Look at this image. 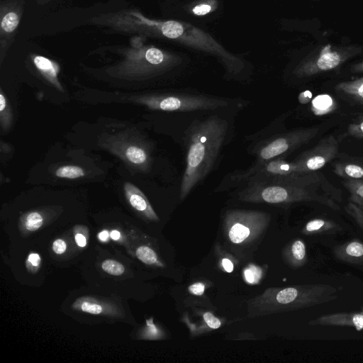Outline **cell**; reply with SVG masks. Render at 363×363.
Returning <instances> with one entry per match:
<instances>
[{"label": "cell", "mask_w": 363, "mask_h": 363, "mask_svg": "<svg viewBox=\"0 0 363 363\" xmlns=\"http://www.w3.org/2000/svg\"><path fill=\"white\" fill-rule=\"evenodd\" d=\"M136 257L143 263L151 265L157 262V255L155 252L147 246H140L135 251Z\"/></svg>", "instance_id": "obj_26"}, {"label": "cell", "mask_w": 363, "mask_h": 363, "mask_svg": "<svg viewBox=\"0 0 363 363\" xmlns=\"http://www.w3.org/2000/svg\"><path fill=\"white\" fill-rule=\"evenodd\" d=\"M338 291L327 284L267 289L250 301L248 311L255 316L313 307L337 299Z\"/></svg>", "instance_id": "obj_5"}, {"label": "cell", "mask_w": 363, "mask_h": 363, "mask_svg": "<svg viewBox=\"0 0 363 363\" xmlns=\"http://www.w3.org/2000/svg\"><path fill=\"white\" fill-rule=\"evenodd\" d=\"M206 325L211 329H217L220 325V320L215 317L211 312H206L203 315Z\"/></svg>", "instance_id": "obj_33"}, {"label": "cell", "mask_w": 363, "mask_h": 363, "mask_svg": "<svg viewBox=\"0 0 363 363\" xmlns=\"http://www.w3.org/2000/svg\"><path fill=\"white\" fill-rule=\"evenodd\" d=\"M333 172L344 179L363 180V166L357 164L337 162L334 166Z\"/></svg>", "instance_id": "obj_20"}, {"label": "cell", "mask_w": 363, "mask_h": 363, "mask_svg": "<svg viewBox=\"0 0 363 363\" xmlns=\"http://www.w3.org/2000/svg\"><path fill=\"white\" fill-rule=\"evenodd\" d=\"M111 238L113 239V240H118L121 237V234L118 231V230H113L111 233Z\"/></svg>", "instance_id": "obj_41"}, {"label": "cell", "mask_w": 363, "mask_h": 363, "mask_svg": "<svg viewBox=\"0 0 363 363\" xmlns=\"http://www.w3.org/2000/svg\"><path fill=\"white\" fill-rule=\"evenodd\" d=\"M146 37L133 35L128 45L117 52L121 60L108 69L111 75L121 79H144L163 74L182 63L178 55L145 44Z\"/></svg>", "instance_id": "obj_4"}, {"label": "cell", "mask_w": 363, "mask_h": 363, "mask_svg": "<svg viewBox=\"0 0 363 363\" xmlns=\"http://www.w3.org/2000/svg\"><path fill=\"white\" fill-rule=\"evenodd\" d=\"M101 267L105 272L114 276L121 275L125 271L124 266L113 259L104 260L101 263Z\"/></svg>", "instance_id": "obj_28"}, {"label": "cell", "mask_w": 363, "mask_h": 363, "mask_svg": "<svg viewBox=\"0 0 363 363\" xmlns=\"http://www.w3.org/2000/svg\"><path fill=\"white\" fill-rule=\"evenodd\" d=\"M75 242L78 246L83 247L86 245V240L84 235L81 233H77L75 235Z\"/></svg>", "instance_id": "obj_37"}, {"label": "cell", "mask_w": 363, "mask_h": 363, "mask_svg": "<svg viewBox=\"0 0 363 363\" xmlns=\"http://www.w3.org/2000/svg\"><path fill=\"white\" fill-rule=\"evenodd\" d=\"M73 308L94 315L103 313L113 314L115 313L111 306L96 301L91 298H83L77 300L73 304Z\"/></svg>", "instance_id": "obj_19"}, {"label": "cell", "mask_w": 363, "mask_h": 363, "mask_svg": "<svg viewBox=\"0 0 363 363\" xmlns=\"http://www.w3.org/2000/svg\"><path fill=\"white\" fill-rule=\"evenodd\" d=\"M205 289V286L203 283L198 282L191 284L189 287V291L196 296L203 295Z\"/></svg>", "instance_id": "obj_35"}, {"label": "cell", "mask_w": 363, "mask_h": 363, "mask_svg": "<svg viewBox=\"0 0 363 363\" xmlns=\"http://www.w3.org/2000/svg\"><path fill=\"white\" fill-rule=\"evenodd\" d=\"M337 108L335 100L328 94H320L311 101V111L318 116L331 113Z\"/></svg>", "instance_id": "obj_21"}, {"label": "cell", "mask_w": 363, "mask_h": 363, "mask_svg": "<svg viewBox=\"0 0 363 363\" xmlns=\"http://www.w3.org/2000/svg\"><path fill=\"white\" fill-rule=\"evenodd\" d=\"M284 257L291 267H303L308 260L305 242L301 239L293 240L284 249Z\"/></svg>", "instance_id": "obj_17"}, {"label": "cell", "mask_w": 363, "mask_h": 363, "mask_svg": "<svg viewBox=\"0 0 363 363\" xmlns=\"http://www.w3.org/2000/svg\"><path fill=\"white\" fill-rule=\"evenodd\" d=\"M43 222V218L40 213L34 211L27 214L26 218L25 226L29 231H35L39 229Z\"/></svg>", "instance_id": "obj_29"}, {"label": "cell", "mask_w": 363, "mask_h": 363, "mask_svg": "<svg viewBox=\"0 0 363 363\" xmlns=\"http://www.w3.org/2000/svg\"><path fill=\"white\" fill-rule=\"evenodd\" d=\"M310 325L347 326L363 330V313L359 312L335 313L320 315L308 322Z\"/></svg>", "instance_id": "obj_12"}, {"label": "cell", "mask_w": 363, "mask_h": 363, "mask_svg": "<svg viewBox=\"0 0 363 363\" xmlns=\"http://www.w3.org/2000/svg\"><path fill=\"white\" fill-rule=\"evenodd\" d=\"M125 197L129 203L147 218L157 221L159 220L145 194L135 186L129 182L124 184Z\"/></svg>", "instance_id": "obj_14"}, {"label": "cell", "mask_w": 363, "mask_h": 363, "mask_svg": "<svg viewBox=\"0 0 363 363\" xmlns=\"http://www.w3.org/2000/svg\"><path fill=\"white\" fill-rule=\"evenodd\" d=\"M67 249L65 242L62 239H57L52 243V250L57 255L63 254Z\"/></svg>", "instance_id": "obj_34"}, {"label": "cell", "mask_w": 363, "mask_h": 363, "mask_svg": "<svg viewBox=\"0 0 363 363\" xmlns=\"http://www.w3.org/2000/svg\"><path fill=\"white\" fill-rule=\"evenodd\" d=\"M217 0H199L189 8L190 12L196 16H205L218 8Z\"/></svg>", "instance_id": "obj_24"}, {"label": "cell", "mask_w": 363, "mask_h": 363, "mask_svg": "<svg viewBox=\"0 0 363 363\" xmlns=\"http://www.w3.org/2000/svg\"><path fill=\"white\" fill-rule=\"evenodd\" d=\"M243 201L268 203L316 202L333 211H339L341 191L333 186L324 174L316 172L251 178L239 191Z\"/></svg>", "instance_id": "obj_1"}, {"label": "cell", "mask_w": 363, "mask_h": 363, "mask_svg": "<svg viewBox=\"0 0 363 363\" xmlns=\"http://www.w3.org/2000/svg\"><path fill=\"white\" fill-rule=\"evenodd\" d=\"M342 227L335 221L325 218L308 220L301 233L305 235H332L342 232Z\"/></svg>", "instance_id": "obj_15"}, {"label": "cell", "mask_w": 363, "mask_h": 363, "mask_svg": "<svg viewBox=\"0 0 363 363\" xmlns=\"http://www.w3.org/2000/svg\"><path fill=\"white\" fill-rule=\"evenodd\" d=\"M28 261L33 267H38L40 264V257L37 253H31L28 257Z\"/></svg>", "instance_id": "obj_36"}, {"label": "cell", "mask_w": 363, "mask_h": 363, "mask_svg": "<svg viewBox=\"0 0 363 363\" xmlns=\"http://www.w3.org/2000/svg\"><path fill=\"white\" fill-rule=\"evenodd\" d=\"M362 54L363 45L333 46L328 44L302 60L294 69V74L299 78L312 77L337 69Z\"/></svg>", "instance_id": "obj_6"}, {"label": "cell", "mask_w": 363, "mask_h": 363, "mask_svg": "<svg viewBox=\"0 0 363 363\" xmlns=\"http://www.w3.org/2000/svg\"><path fill=\"white\" fill-rule=\"evenodd\" d=\"M24 0H4L0 3L1 62L13 43L24 12Z\"/></svg>", "instance_id": "obj_10"}, {"label": "cell", "mask_w": 363, "mask_h": 363, "mask_svg": "<svg viewBox=\"0 0 363 363\" xmlns=\"http://www.w3.org/2000/svg\"><path fill=\"white\" fill-rule=\"evenodd\" d=\"M269 218V214L261 211H230L225 218L228 238L235 244L247 242L264 230Z\"/></svg>", "instance_id": "obj_8"}, {"label": "cell", "mask_w": 363, "mask_h": 363, "mask_svg": "<svg viewBox=\"0 0 363 363\" xmlns=\"http://www.w3.org/2000/svg\"><path fill=\"white\" fill-rule=\"evenodd\" d=\"M262 275L261 269L255 265L247 267L244 271L245 280L252 284L259 282Z\"/></svg>", "instance_id": "obj_31"}, {"label": "cell", "mask_w": 363, "mask_h": 363, "mask_svg": "<svg viewBox=\"0 0 363 363\" xmlns=\"http://www.w3.org/2000/svg\"><path fill=\"white\" fill-rule=\"evenodd\" d=\"M108 237V233L107 231L104 230L101 232L99 235V238L102 241H106Z\"/></svg>", "instance_id": "obj_40"}, {"label": "cell", "mask_w": 363, "mask_h": 363, "mask_svg": "<svg viewBox=\"0 0 363 363\" xmlns=\"http://www.w3.org/2000/svg\"><path fill=\"white\" fill-rule=\"evenodd\" d=\"M342 184L350 193L349 201L363 208V180L345 179Z\"/></svg>", "instance_id": "obj_22"}, {"label": "cell", "mask_w": 363, "mask_h": 363, "mask_svg": "<svg viewBox=\"0 0 363 363\" xmlns=\"http://www.w3.org/2000/svg\"><path fill=\"white\" fill-rule=\"evenodd\" d=\"M345 210L363 231V208L349 201L348 203L345 207Z\"/></svg>", "instance_id": "obj_27"}, {"label": "cell", "mask_w": 363, "mask_h": 363, "mask_svg": "<svg viewBox=\"0 0 363 363\" xmlns=\"http://www.w3.org/2000/svg\"><path fill=\"white\" fill-rule=\"evenodd\" d=\"M339 144L333 135L321 139L313 148L302 153L296 160L298 173L316 172L337 155Z\"/></svg>", "instance_id": "obj_11"}, {"label": "cell", "mask_w": 363, "mask_h": 363, "mask_svg": "<svg viewBox=\"0 0 363 363\" xmlns=\"http://www.w3.org/2000/svg\"><path fill=\"white\" fill-rule=\"evenodd\" d=\"M0 112L2 126L4 128H8L11 120V111H9L6 99L2 93H1L0 96Z\"/></svg>", "instance_id": "obj_30"}, {"label": "cell", "mask_w": 363, "mask_h": 363, "mask_svg": "<svg viewBox=\"0 0 363 363\" xmlns=\"http://www.w3.org/2000/svg\"><path fill=\"white\" fill-rule=\"evenodd\" d=\"M333 254L341 262L363 267V242L359 239L354 238L335 245Z\"/></svg>", "instance_id": "obj_13"}, {"label": "cell", "mask_w": 363, "mask_h": 363, "mask_svg": "<svg viewBox=\"0 0 363 363\" xmlns=\"http://www.w3.org/2000/svg\"><path fill=\"white\" fill-rule=\"evenodd\" d=\"M222 264H223V267L224 269L227 272L230 273L233 271L234 266L230 259H226V258L223 259L222 261Z\"/></svg>", "instance_id": "obj_38"}, {"label": "cell", "mask_w": 363, "mask_h": 363, "mask_svg": "<svg viewBox=\"0 0 363 363\" xmlns=\"http://www.w3.org/2000/svg\"><path fill=\"white\" fill-rule=\"evenodd\" d=\"M123 30L127 35L169 40L214 55L232 77L240 76L245 67L241 58L227 50L209 33L186 22L151 18L133 9L124 18Z\"/></svg>", "instance_id": "obj_2"}, {"label": "cell", "mask_w": 363, "mask_h": 363, "mask_svg": "<svg viewBox=\"0 0 363 363\" xmlns=\"http://www.w3.org/2000/svg\"><path fill=\"white\" fill-rule=\"evenodd\" d=\"M360 312H361L362 313H363V306L361 308V311H360Z\"/></svg>", "instance_id": "obj_43"}, {"label": "cell", "mask_w": 363, "mask_h": 363, "mask_svg": "<svg viewBox=\"0 0 363 363\" xmlns=\"http://www.w3.org/2000/svg\"><path fill=\"white\" fill-rule=\"evenodd\" d=\"M35 1L38 6H43V5H45L48 3H49L50 1H51L52 0H35Z\"/></svg>", "instance_id": "obj_42"}, {"label": "cell", "mask_w": 363, "mask_h": 363, "mask_svg": "<svg viewBox=\"0 0 363 363\" xmlns=\"http://www.w3.org/2000/svg\"><path fill=\"white\" fill-rule=\"evenodd\" d=\"M347 131L353 137L363 138V118L357 123H351Z\"/></svg>", "instance_id": "obj_32"}, {"label": "cell", "mask_w": 363, "mask_h": 363, "mask_svg": "<svg viewBox=\"0 0 363 363\" xmlns=\"http://www.w3.org/2000/svg\"><path fill=\"white\" fill-rule=\"evenodd\" d=\"M318 130V128L313 127L298 129L269 139L255 150L256 161L252 166H258L295 150L312 140Z\"/></svg>", "instance_id": "obj_9"}, {"label": "cell", "mask_w": 363, "mask_h": 363, "mask_svg": "<svg viewBox=\"0 0 363 363\" xmlns=\"http://www.w3.org/2000/svg\"><path fill=\"white\" fill-rule=\"evenodd\" d=\"M227 121L218 116L192 123L187 131L186 167L179 196L184 199L212 170L228 131Z\"/></svg>", "instance_id": "obj_3"}, {"label": "cell", "mask_w": 363, "mask_h": 363, "mask_svg": "<svg viewBox=\"0 0 363 363\" xmlns=\"http://www.w3.org/2000/svg\"><path fill=\"white\" fill-rule=\"evenodd\" d=\"M84 174V171L80 167L74 165L63 166L55 171V175L60 178L76 179Z\"/></svg>", "instance_id": "obj_25"}, {"label": "cell", "mask_w": 363, "mask_h": 363, "mask_svg": "<svg viewBox=\"0 0 363 363\" xmlns=\"http://www.w3.org/2000/svg\"><path fill=\"white\" fill-rule=\"evenodd\" d=\"M128 161L139 165H146L149 162V155L146 150L139 146H129L125 152Z\"/></svg>", "instance_id": "obj_23"}, {"label": "cell", "mask_w": 363, "mask_h": 363, "mask_svg": "<svg viewBox=\"0 0 363 363\" xmlns=\"http://www.w3.org/2000/svg\"><path fill=\"white\" fill-rule=\"evenodd\" d=\"M351 71L354 73H362L363 72V61H361L357 64H354L351 67Z\"/></svg>", "instance_id": "obj_39"}, {"label": "cell", "mask_w": 363, "mask_h": 363, "mask_svg": "<svg viewBox=\"0 0 363 363\" xmlns=\"http://www.w3.org/2000/svg\"><path fill=\"white\" fill-rule=\"evenodd\" d=\"M140 101L151 109L163 111L216 110L228 105V102L222 99L177 93L150 95Z\"/></svg>", "instance_id": "obj_7"}, {"label": "cell", "mask_w": 363, "mask_h": 363, "mask_svg": "<svg viewBox=\"0 0 363 363\" xmlns=\"http://www.w3.org/2000/svg\"><path fill=\"white\" fill-rule=\"evenodd\" d=\"M31 59L39 72L59 90L63 91L57 79L60 70L58 65L55 62L41 55H33Z\"/></svg>", "instance_id": "obj_16"}, {"label": "cell", "mask_w": 363, "mask_h": 363, "mask_svg": "<svg viewBox=\"0 0 363 363\" xmlns=\"http://www.w3.org/2000/svg\"><path fill=\"white\" fill-rule=\"evenodd\" d=\"M335 89L363 104V77L339 82Z\"/></svg>", "instance_id": "obj_18"}]
</instances>
